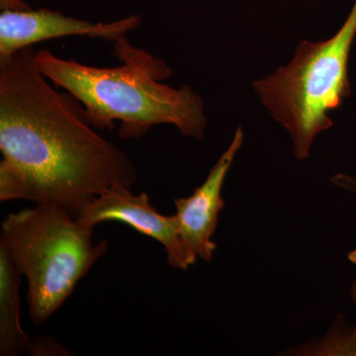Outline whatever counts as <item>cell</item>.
Instances as JSON below:
<instances>
[{"label": "cell", "mask_w": 356, "mask_h": 356, "mask_svg": "<svg viewBox=\"0 0 356 356\" xmlns=\"http://www.w3.org/2000/svg\"><path fill=\"white\" fill-rule=\"evenodd\" d=\"M27 47L0 62V201L62 206L77 216L114 185L132 187V159L89 123L81 102L58 90Z\"/></svg>", "instance_id": "obj_1"}, {"label": "cell", "mask_w": 356, "mask_h": 356, "mask_svg": "<svg viewBox=\"0 0 356 356\" xmlns=\"http://www.w3.org/2000/svg\"><path fill=\"white\" fill-rule=\"evenodd\" d=\"M113 43L121 65L98 67L65 60L48 49L36 51L35 63L54 86L76 96L97 130H113L137 140L158 125H172L184 137L202 140L207 127L205 104L191 86L170 88L161 81L172 70L161 58L136 49L126 36Z\"/></svg>", "instance_id": "obj_2"}, {"label": "cell", "mask_w": 356, "mask_h": 356, "mask_svg": "<svg viewBox=\"0 0 356 356\" xmlns=\"http://www.w3.org/2000/svg\"><path fill=\"white\" fill-rule=\"evenodd\" d=\"M355 36L356 0L334 36L303 40L288 64L252 81L267 113L287 131L298 161L309 158L316 137L332 128L330 114L350 97L348 60Z\"/></svg>", "instance_id": "obj_3"}, {"label": "cell", "mask_w": 356, "mask_h": 356, "mask_svg": "<svg viewBox=\"0 0 356 356\" xmlns=\"http://www.w3.org/2000/svg\"><path fill=\"white\" fill-rule=\"evenodd\" d=\"M92 236L93 228L53 204H36L4 218L0 241L27 278V303L34 324L47 322L106 254L108 241L93 243Z\"/></svg>", "instance_id": "obj_4"}, {"label": "cell", "mask_w": 356, "mask_h": 356, "mask_svg": "<svg viewBox=\"0 0 356 356\" xmlns=\"http://www.w3.org/2000/svg\"><path fill=\"white\" fill-rule=\"evenodd\" d=\"M76 218L90 228L109 221L127 225L161 243L168 264L175 268L187 270L196 262L182 242L175 215L165 216L158 212L146 192L135 194L131 187L114 185L84 204Z\"/></svg>", "instance_id": "obj_5"}, {"label": "cell", "mask_w": 356, "mask_h": 356, "mask_svg": "<svg viewBox=\"0 0 356 356\" xmlns=\"http://www.w3.org/2000/svg\"><path fill=\"white\" fill-rule=\"evenodd\" d=\"M142 17L137 14L108 23H95L65 16L51 9L28 8L1 11L0 14V62L22 49L46 40L88 36L109 42L137 29Z\"/></svg>", "instance_id": "obj_6"}, {"label": "cell", "mask_w": 356, "mask_h": 356, "mask_svg": "<svg viewBox=\"0 0 356 356\" xmlns=\"http://www.w3.org/2000/svg\"><path fill=\"white\" fill-rule=\"evenodd\" d=\"M245 132L236 129L228 149L222 154L209 175L188 197L175 199L178 227L182 242L194 259L212 261L217 245L212 241L219 214L225 206L222 188L225 178L233 165L238 149L243 146Z\"/></svg>", "instance_id": "obj_7"}, {"label": "cell", "mask_w": 356, "mask_h": 356, "mask_svg": "<svg viewBox=\"0 0 356 356\" xmlns=\"http://www.w3.org/2000/svg\"><path fill=\"white\" fill-rule=\"evenodd\" d=\"M21 274L6 245L0 241V355H37L32 341L21 325Z\"/></svg>", "instance_id": "obj_8"}, {"label": "cell", "mask_w": 356, "mask_h": 356, "mask_svg": "<svg viewBox=\"0 0 356 356\" xmlns=\"http://www.w3.org/2000/svg\"><path fill=\"white\" fill-rule=\"evenodd\" d=\"M28 8H31V6L23 0H0L1 11L25 10Z\"/></svg>", "instance_id": "obj_9"}, {"label": "cell", "mask_w": 356, "mask_h": 356, "mask_svg": "<svg viewBox=\"0 0 356 356\" xmlns=\"http://www.w3.org/2000/svg\"><path fill=\"white\" fill-rule=\"evenodd\" d=\"M332 182L343 188L350 191H356V178L348 177V175H339L332 178Z\"/></svg>", "instance_id": "obj_10"}, {"label": "cell", "mask_w": 356, "mask_h": 356, "mask_svg": "<svg viewBox=\"0 0 356 356\" xmlns=\"http://www.w3.org/2000/svg\"><path fill=\"white\" fill-rule=\"evenodd\" d=\"M351 298H353V303H355V305L356 306V282H353V285H351ZM353 337L356 339V325L355 331L353 332Z\"/></svg>", "instance_id": "obj_11"}, {"label": "cell", "mask_w": 356, "mask_h": 356, "mask_svg": "<svg viewBox=\"0 0 356 356\" xmlns=\"http://www.w3.org/2000/svg\"><path fill=\"white\" fill-rule=\"evenodd\" d=\"M348 259H350L351 264H356V250L348 254Z\"/></svg>", "instance_id": "obj_12"}]
</instances>
